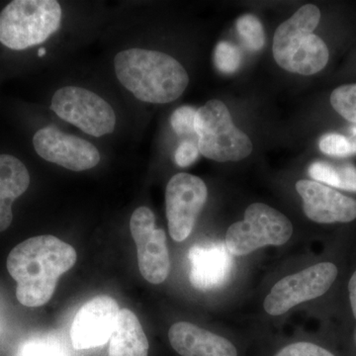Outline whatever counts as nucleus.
I'll return each instance as SVG.
<instances>
[{
    "instance_id": "1",
    "label": "nucleus",
    "mask_w": 356,
    "mask_h": 356,
    "mask_svg": "<svg viewBox=\"0 0 356 356\" xmlns=\"http://www.w3.org/2000/svg\"><path fill=\"white\" fill-rule=\"evenodd\" d=\"M76 250L50 235L20 243L7 257V270L17 282L16 297L23 306L41 307L55 292L58 278L76 262Z\"/></svg>"
},
{
    "instance_id": "2",
    "label": "nucleus",
    "mask_w": 356,
    "mask_h": 356,
    "mask_svg": "<svg viewBox=\"0 0 356 356\" xmlns=\"http://www.w3.org/2000/svg\"><path fill=\"white\" fill-rule=\"evenodd\" d=\"M114 67L122 86L144 102H175L189 83L184 65L161 51L129 49L117 54Z\"/></svg>"
},
{
    "instance_id": "3",
    "label": "nucleus",
    "mask_w": 356,
    "mask_h": 356,
    "mask_svg": "<svg viewBox=\"0 0 356 356\" xmlns=\"http://www.w3.org/2000/svg\"><path fill=\"white\" fill-rule=\"evenodd\" d=\"M320 20V9L314 4H306L278 26L273 51L274 60L283 70L312 76L325 69L329 62V49L313 33Z\"/></svg>"
},
{
    "instance_id": "4",
    "label": "nucleus",
    "mask_w": 356,
    "mask_h": 356,
    "mask_svg": "<svg viewBox=\"0 0 356 356\" xmlns=\"http://www.w3.org/2000/svg\"><path fill=\"white\" fill-rule=\"evenodd\" d=\"M62 15L55 0H14L0 13V43L15 51L44 43L57 32Z\"/></svg>"
},
{
    "instance_id": "5",
    "label": "nucleus",
    "mask_w": 356,
    "mask_h": 356,
    "mask_svg": "<svg viewBox=\"0 0 356 356\" xmlns=\"http://www.w3.org/2000/svg\"><path fill=\"white\" fill-rule=\"evenodd\" d=\"M195 132L200 154L219 163L242 161L254 149L252 140L236 127L228 107L220 100H210L197 110Z\"/></svg>"
},
{
    "instance_id": "6",
    "label": "nucleus",
    "mask_w": 356,
    "mask_h": 356,
    "mask_svg": "<svg viewBox=\"0 0 356 356\" xmlns=\"http://www.w3.org/2000/svg\"><path fill=\"white\" fill-rule=\"evenodd\" d=\"M293 234L292 222L280 211L264 203H254L245 220L227 231L226 247L232 254L245 255L266 245H282Z\"/></svg>"
},
{
    "instance_id": "7",
    "label": "nucleus",
    "mask_w": 356,
    "mask_h": 356,
    "mask_svg": "<svg viewBox=\"0 0 356 356\" xmlns=\"http://www.w3.org/2000/svg\"><path fill=\"white\" fill-rule=\"evenodd\" d=\"M51 108L60 119L93 137L113 132L116 125L113 108L88 89L77 86L58 89L51 99Z\"/></svg>"
},
{
    "instance_id": "8",
    "label": "nucleus",
    "mask_w": 356,
    "mask_h": 356,
    "mask_svg": "<svg viewBox=\"0 0 356 356\" xmlns=\"http://www.w3.org/2000/svg\"><path fill=\"white\" fill-rule=\"evenodd\" d=\"M337 267L322 262L278 281L264 300V310L271 316H280L293 307L324 295L334 284Z\"/></svg>"
},
{
    "instance_id": "9",
    "label": "nucleus",
    "mask_w": 356,
    "mask_h": 356,
    "mask_svg": "<svg viewBox=\"0 0 356 356\" xmlns=\"http://www.w3.org/2000/svg\"><path fill=\"white\" fill-rule=\"evenodd\" d=\"M207 186L201 178L177 173L165 191L166 217L170 236L177 242L186 240L207 201Z\"/></svg>"
},
{
    "instance_id": "10",
    "label": "nucleus",
    "mask_w": 356,
    "mask_h": 356,
    "mask_svg": "<svg viewBox=\"0 0 356 356\" xmlns=\"http://www.w3.org/2000/svg\"><path fill=\"white\" fill-rule=\"evenodd\" d=\"M156 217L147 207L138 208L130 221L131 233L138 250V262L143 277L152 284H161L170 269L165 232L156 229Z\"/></svg>"
},
{
    "instance_id": "11",
    "label": "nucleus",
    "mask_w": 356,
    "mask_h": 356,
    "mask_svg": "<svg viewBox=\"0 0 356 356\" xmlns=\"http://www.w3.org/2000/svg\"><path fill=\"white\" fill-rule=\"evenodd\" d=\"M33 145L42 159L72 172L90 170L100 161V154L95 145L53 126L35 134Z\"/></svg>"
},
{
    "instance_id": "12",
    "label": "nucleus",
    "mask_w": 356,
    "mask_h": 356,
    "mask_svg": "<svg viewBox=\"0 0 356 356\" xmlns=\"http://www.w3.org/2000/svg\"><path fill=\"white\" fill-rule=\"evenodd\" d=\"M120 307L109 296L95 297L77 312L70 339L76 350H89L107 343L116 325Z\"/></svg>"
},
{
    "instance_id": "13",
    "label": "nucleus",
    "mask_w": 356,
    "mask_h": 356,
    "mask_svg": "<svg viewBox=\"0 0 356 356\" xmlns=\"http://www.w3.org/2000/svg\"><path fill=\"white\" fill-rule=\"evenodd\" d=\"M296 191L312 221L320 224L350 222L356 219V200L315 180H299Z\"/></svg>"
},
{
    "instance_id": "14",
    "label": "nucleus",
    "mask_w": 356,
    "mask_h": 356,
    "mask_svg": "<svg viewBox=\"0 0 356 356\" xmlns=\"http://www.w3.org/2000/svg\"><path fill=\"white\" fill-rule=\"evenodd\" d=\"M189 280L196 289L207 291L221 287L231 276L234 259L226 243L193 245L189 250Z\"/></svg>"
},
{
    "instance_id": "15",
    "label": "nucleus",
    "mask_w": 356,
    "mask_h": 356,
    "mask_svg": "<svg viewBox=\"0 0 356 356\" xmlns=\"http://www.w3.org/2000/svg\"><path fill=\"white\" fill-rule=\"evenodd\" d=\"M168 339L173 350L181 356H238L235 346L228 339L191 323L173 325Z\"/></svg>"
},
{
    "instance_id": "16",
    "label": "nucleus",
    "mask_w": 356,
    "mask_h": 356,
    "mask_svg": "<svg viewBox=\"0 0 356 356\" xmlns=\"http://www.w3.org/2000/svg\"><path fill=\"white\" fill-rule=\"evenodd\" d=\"M29 185L30 175L24 163L10 154H0V233L10 226L13 203Z\"/></svg>"
},
{
    "instance_id": "17",
    "label": "nucleus",
    "mask_w": 356,
    "mask_h": 356,
    "mask_svg": "<svg viewBox=\"0 0 356 356\" xmlns=\"http://www.w3.org/2000/svg\"><path fill=\"white\" fill-rule=\"evenodd\" d=\"M149 341L139 318L128 309H122L110 337L109 356H147Z\"/></svg>"
},
{
    "instance_id": "18",
    "label": "nucleus",
    "mask_w": 356,
    "mask_h": 356,
    "mask_svg": "<svg viewBox=\"0 0 356 356\" xmlns=\"http://www.w3.org/2000/svg\"><path fill=\"white\" fill-rule=\"evenodd\" d=\"M309 175L320 184L356 192V166L351 163L336 166L325 161H316L309 168Z\"/></svg>"
},
{
    "instance_id": "19",
    "label": "nucleus",
    "mask_w": 356,
    "mask_h": 356,
    "mask_svg": "<svg viewBox=\"0 0 356 356\" xmlns=\"http://www.w3.org/2000/svg\"><path fill=\"white\" fill-rule=\"evenodd\" d=\"M236 31L248 50L261 51L266 44L264 26L257 16L245 14L236 20Z\"/></svg>"
},
{
    "instance_id": "20",
    "label": "nucleus",
    "mask_w": 356,
    "mask_h": 356,
    "mask_svg": "<svg viewBox=\"0 0 356 356\" xmlns=\"http://www.w3.org/2000/svg\"><path fill=\"white\" fill-rule=\"evenodd\" d=\"M331 104L346 121L356 124V83L344 84L334 89L331 95Z\"/></svg>"
},
{
    "instance_id": "21",
    "label": "nucleus",
    "mask_w": 356,
    "mask_h": 356,
    "mask_svg": "<svg viewBox=\"0 0 356 356\" xmlns=\"http://www.w3.org/2000/svg\"><path fill=\"white\" fill-rule=\"evenodd\" d=\"M214 63L222 74H234L240 69L242 64V54L235 44L222 41L215 49Z\"/></svg>"
},
{
    "instance_id": "22",
    "label": "nucleus",
    "mask_w": 356,
    "mask_h": 356,
    "mask_svg": "<svg viewBox=\"0 0 356 356\" xmlns=\"http://www.w3.org/2000/svg\"><path fill=\"white\" fill-rule=\"evenodd\" d=\"M321 152L330 156L346 158L351 154L350 145L348 137L337 133H327L318 142Z\"/></svg>"
},
{
    "instance_id": "23",
    "label": "nucleus",
    "mask_w": 356,
    "mask_h": 356,
    "mask_svg": "<svg viewBox=\"0 0 356 356\" xmlns=\"http://www.w3.org/2000/svg\"><path fill=\"white\" fill-rule=\"evenodd\" d=\"M197 110L191 106L179 107L173 112L172 126L178 136H187L196 134L195 120Z\"/></svg>"
},
{
    "instance_id": "24",
    "label": "nucleus",
    "mask_w": 356,
    "mask_h": 356,
    "mask_svg": "<svg viewBox=\"0 0 356 356\" xmlns=\"http://www.w3.org/2000/svg\"><path fill=\"white\" fill-rule=\"evenodd\" d=\"M275 356H334L329 350L311 343H296L285 346Z\"/></svg>"
},
{
    "instance_id": "25",
    "label": "nucleus",
    "mask_w": 356,
    "mask_h": 356,
    "mask_svg": "<svg viewBox=\"0 0 356 356\" xmlns=\"http://www.w3.org/2000/svg\"><path fill=\"white\" fill-rule=\"evenodd\" d=\"M20 356H62L57 344L47 339H36L25 344Z\"/></svg>"
},
{
    "instance_id": "26",
    "label": "nucleus",
    "mask_w": 356,
    "mask_h": 356,
    "mask_svg": "<svg viewBox=\"0 0 356 356\" xmlns=\"http://www.w3.org/2000/svg\"><path fill=\"white\" fill-rule=\"evenodd\" d=\"M199 154H200V152H199L197 145L191 140H184L177 147L175 159L178 165L181 168H187L195 163Z\"/></svg>"
},
{
    "instance_id": "27",
    "label": "nucleus",
    "mask_w": 356,
    "mask_h": 356,
    "mask_svg": "<svg viewBox=\"0 0 356 356\" xmlns=\"http://www.w3.org/2000/svg\"><path fill=\"white\" fill-rule=\"evenodd\" d=\"M348 291H350L351 309H353V316L356 320V271L351 276L350 283H348Z\"/></svg>"
},
{
    "instance_id": "28",
    "label": "nucleus",
    "mask_w": 356,
    "mask_h": 356,
    "mask_svg": "<svg viewBox=\"0 0 356 356\" xmlns=\"http://www.w3.org/2000/svg\"><path fill=\"white\" fill-rule=\"evenodd\" d=\"M350 142L351 154H356V124L350 128V136L348 137Z\"/></svg>"
},
{
    "instance_id": "29",
    "label": "nucleus",
    "mask_w": 356,
    "mask_h": 356,
    "mask_svg": "<svg viewBox=\"0 0 356 356\" xmlns=\"http://www.w3.org/2000/svg\"><path fill=\"white\" fill-rule=\"evenodd\" d=\"M44 55H46V49H44V48L40 49V50L38 51L39 57H44Z\"/></svg>"
},
{
    "instance_id": "30",
    "label": "nucleus",
    "mask_w": 356,
    "mask_h": 356,
    "mask_svg": "<svg viewBox=\"0 0 356 356\" xmlns=\"http://www.w3.org/2000/svg\"><path fill=\"white\" fill-rule=\"evenodd\" d=\"M355 341H356V336H355Z\"/></svg>"
}]
</instances>
